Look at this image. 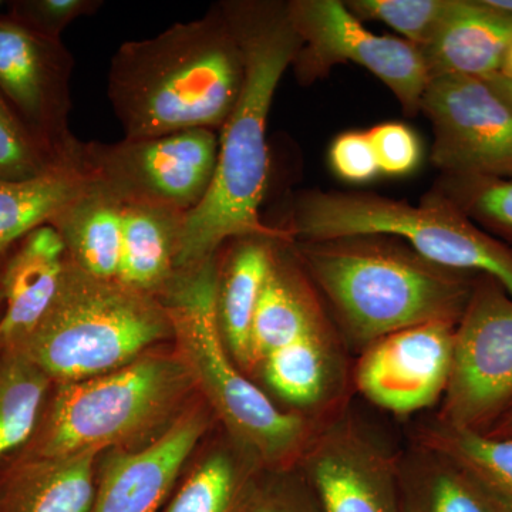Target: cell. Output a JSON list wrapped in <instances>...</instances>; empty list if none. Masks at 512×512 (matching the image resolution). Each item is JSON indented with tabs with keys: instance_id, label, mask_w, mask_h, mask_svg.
Listing matches in <instances>:
<instances>
[{
	"instance_id": "obj_1",
	"label": "cell",
	"mask_w": 512,
	"mask_h": 512,
	"mask_svg": "<svg viewBox=\"0 0 512 512\" xmlns=\"http://www.w3.org/2000/svg\"><path fill=\"white\" fill-rule=\"evenodd\" d=\"M221 9L241 46L244 80L220 131L210 191L185 217L178 271L214 258L229 239L284 237L266 228L259 217L269 171L266 124L278 84L298 55L301 39L286 5L235 2Z\"/></svg>"
},
{
	"instance_id": "obj_2",
	"label": "cell",
	"mask_w": 512,
	"mask_h": 512,
	"mask_svg": "<svg viewBox=\"0 0 512 512\" xmlns=\"http://www.w3.org/2000/svg\"><path fill=\"white\" fill-rule=\"evenodd\" d=\"M244 56L221 6L111 59L107 96L126 138L207 128L220 133L237 103Z\"/></svg>"
},
{
	"instance_id": "obj_3",
	"label": "cell",
	"mask_w": 512,
	"mask_h": 512,
	"mask_svg": "<svg viewBox=\"0 0 512 512\" xmlns=\"http://www.w3.org/2000/svg\"><path fill=\"white\" fill-rule=\"evenodd\" d=\"M296 245L309 278L362 350L421 323H458L473 292L468 274L441 268L400 241L352 237Z\"/></svg>"
},
{
	"instance_id": "obj_4",
	"label": "cell",
	"mask_w": 512,
	"mask_h": 512,
	"mask_svg": "<svg viewBox=\"0 0 512 512\" xmlns=\"http://www.w3.org/2000/svg\"><path fill=\"white\" fill-rule=\"evenodd\" d=\"M218 268L214 256L180 269L158 296L181 360L238 447L265 470L296 466L316 424L276 406L229 353L218 325Z\"/></svg>"
},
{
	"instance_id": "obj_5",
	"label": "cell",
	"mask_w": 512,
	"mask_h": 512,
	"mask_svg": "<svg viewBox=\"0 0 512 512\" xmlns=\"http://www.w3.org/2000/svg\"><path fill=\"white\" fill-rule=\"evenodd\" d=\"M168 338L173 328L156 296L96 278L67 258L52 305L15 352L53 383H73L120 369Z\"/></svg>"
},
{
	"instance_id": "obj_6",
	"label": "cell",
	"mask_w": 512,
	"mask_h": 512,
	"mask_svg": "<svg viewBox=\"0 0 512 512\" xmlns=\"http://www.w3.org/2000/svg\"><path fill=\"white\" fill-rule=\"evenodd\" d=\"M181 357L147 355L73 383H53L35 431L9 458H53L119 448L164 426L190 389Z\"/></svg>"
},
{
	"instance_id": "obj_7",
	"label": "cell",
	"mask_w": 512,
	"mask_h": 512,
	"mask_svg": "<svg viewBox=\"0 0 512 512\" xmlns=\"http://www.w3.org/2000/svg\"><path fill=\"white\" fill-rule=\"evenodd\" d=\"M289 237L396 238L441 268L488 276L512 296V249L481 231L443 194L413 205L375 194L306 192L293 208Z\"/></svg>"
},
{
	"instance_id": "obj_8",
	"label": "cell",
	"mask_w": 512,
	"mask_h": 512,
	"mask_svg": "<svg viewBox=\"0 0 512 512\" xmlns=\"http://www.w3.org/2000/svg\"><path fill=\"white\" fill-rule=\"evenodd\" d=\"M220 133L207 128L119 143L80 144L79 164L123 204L153 205L190 214L210 191Z\"/></svg>"
},
{
	"instance_id": "obj_9",
	"label": "cell",
	"mask_w": 512,
	"mask_h": 512,
	"mask_svg": "<svg viewBox=\"0 0 512 512\" xmlns=\"http://www.w3.org/2000/svg\"><path fill=\"white\" fill-rule=\"evenodd\" d=\"M512 404V296L483 276L454 333L453 366L437 421L487 433Z\"/></svg>"
},
{
	"instance_id": "obj_10",
	"label": "cell",
	"mask_w": 512,
	"mask_h": 512,
	"mask_svg": "<svg viewBox=\"0 0 512 512\" xmlns=\"http://www.w3.org/2000/svg\"><path fill=\"white\" fill-rule=\"evenodd\" d=\"M286 15L301 39L293 60L303 82L339 63L359 64L386 84L407 116H416L430 83L420 47L399 37L376 35L339 0H293Z\"/></svg>"
},
{
	"instance_id": "obj_11",
	"label": "cell",
	"mask_w": 512,
	"mask_h": 512,
	"mask_svg": "<svg viewBox=\"0 0 512 512\" xmlns=\"http://www.w3.org/2000/svg\"><path fill=\"white\" fill-rule=\"evenodd\" d=\"M433 128L431 163L460 178H512V107L485 80H430L421 101Z\"/></svg>"
},
{
	"instance_id": "obj_12",
	"label": "cell",
	"mask_w": 512,
	"mask_h": 512,
	"mask_svg": "<svg viewBox=\"0 0 512 512\" xmlns=\"http://www.w3.org/2000/svg\"><path fill=\"white\" fill-rule=\"evenodd\" d=\"M74 59L62 40L0 15V94L56 158L79 160L80 141L70 131Z\"/></svg>"
},
{
	"instance_id": "obj_13",
	"label": "cell",
	"mask_w": 512,
	"mask_h": 512,
	"mask_svg": "<svg viewBox=\"0 0 512 512\" xmlns=\"http://www.w3.org/2000/svg\"><path fill=\"white\" fill-rule=\"evenodd\" d=\"M296 466L322 512H402L399 460L350 414L318 423Z\"/></svg>"
},
{
	"instance_id": "obj_14",
	"label": "cell",
	"mask_w": 512,
	"mask_h": 512,
	"mask_svg": "<svg viewBox=\"0 0 512 512\" xmlns=\"http://www.w3.org/2000/svg\"><path fill=\"white\" fill-rule=\"evenodd\" d=\"M457 323H421L377 339L362 350L355 369L360 394L396 416L423 412L443 400Z\"/></svg>"
},
{
	"instance_id": "obj_15",
	"label": "cell",
	"mask_w": 512,
	"mask_h": 512,
	"mask_svg": "<svg viewBox=\"0 0 512 512\" xmlns=\"http://www.w3.org/2000/svg\"><path fill=\"white\" fill-rule=\"evenodd\" d=\"M207 427L204 412L190 410L147 446L114 450L97 468L90 512L160 511Z\"/></svg>"
},
{
	"instance_id": "obj_16",
	"label": "cell",
	"mask_w": 512,
	"mask_h": 512,
	"mask_svg": "<svg viewBox=\"0 0 512 512\" xmlns=\"http://www.w3.org/2000/svg\"><path fill=\"white\" fill-rule=\"evenodd\" d=\"M67 251L52 225L20 239L0 262V352H15L52 305Z\"/></svg>"
},
{
	"instance_id": "obj_17",
	"label": "cell",
	"mask_w": 512,
	"mask_h": 512,
	"mask_svg": "<svg viewBox=\"0 0 512 512\" xmlns=\"http://www.w3.org/2000/svg\"><path fill=\"white\" fill-rule=\"evenodd\" d=\"M512 45V15L487 0H450L436 36L423 47L430 79H490L501 72Z\"/></svg>"
},
{
	"instance_id": "obj_18",
	"label": "cell",
	"mask_w": 512,
	"mask_h": 512,
	"mask_svg": "<svg viewBox=\"0 0 512 512\" xmlns=\"http://www.w3.org/2000/svg\"><path fill=\"white\" fill-rule=\"evenodd\" d=\"M99 451L0 464V512H90Z\"/></svg>"
},
{
	"instance_id": "obj_19",
	"label": "cell",
	"mask_w": 512,
	"mask_h": 512,
	"mask_svg": "<svg viewBox=\"0 0 512 512\" xmlns=\"http://www.w3.org/2000/svg\"><path fill=\"white\" fill-rule=\"evenodd\" d=\"M328 329V320L305 275L275 252L252 323L248 373H255L276 350Z\"/></svg>"
},
{
	"instance_id": "obj_20",
	"label": "cell",
	"mask_w": 512,
	"mask_h": 512,
	"mask_svg": "<svg viewBox=\"0 0 512 512\" xmlns=\"http://www.w3.org/2000/svg\"><path fill=\"white\" fill-rule=\"evenodd\" d=\"M123 214V201L90 178L49 225L62 237L70 262L96 278L117 279Z\"/></svg>"
},
{
	"instance_id": "obj_21",
	"label": "cell",
	"mask_w": 512,
	"mask_h": 512,
	"mask_svg": "<svg viewBox=\"0 0 512 512\" xmlns=\"http://www.w3.org/2000/svg\"><path fill=\"white\" fill-rule=\"evenodd\" d=\"M185 217L184 212L171 208L124 204L117 281L158 299L178 272Z\"/></svg>"
},
{
	"instance_id": "obj_22",
	"label": "cell",
	"mask_w": 512,
	"mask_h": 512,
	"mask_svg": "<svg viewBox=\"0 0 512 512\" xmlns=\"http://www.w3.org/2000/svg\"><path fill=\"white\" fill-rule=\"evenodd\" d=\"M275 239L261 235L235 239L227 261L218 268V325L229 353L247 375L252 323L274 265Z\"/></svg>"
},
{
	"instance_id": "obj_23",
	"label": "cell",
	"mask_w": 512,
	"mask_h": 512,
	"mask_svg": "<svg viewBox=\"0 0 512 512\" xmlns=\"http://www.w3.org/2000/svg\"><path fill=\"white\" fill-rule=\"evenodd\" d=\"M255 373L282 402L308 417L306 413L322 412L335 399L342 363L328 329L271 353Z\"/></svg>"
},
{
	"instance_id": "obj_24",
	"label": "cell",
	"mask_w": 512,
	"mask_h": 512,
	"mask_svg": "<svg viewBox=\"0 0 512 512\" xmlns=\"http://www.w3.org/2000/svg\"><path fill=\"white\" fill-rule=\"evenodd\" d=\"M399 467L402 512H505L476 478L431 448L417 444Z\"/></svg>"
},
{
	"instance_id": "obj_25",
	"label": "cell",
	"mask_w": 512,
	"mask_h": 512,
	"mask_svg": "<svg viewBox=\"0 0 512 512\" xmlns=\"http://www.w3.org/2000/svg\"><path fill=\"white\" fill-rule=\"evenodd\" d=\"M79 161L25 180L0 181V262L20 239L50 224L89 183Z\"/></svg>"
},
{
	"instance_id": "obj_26",
	"label": "cell",
	"mask_w": 512,
	"mask_h": 512,
	"mask_svg": "<svg viewBox=\"0 0 512 512\" xmlns=\"http://www.w3.org/2000/svg\"><path fill=\"white\" fill-rule=\"evenodd\" d=\"M264 471L237 444L218 448L195 466L163 512H248Z\"/></svg>"
},
{
	"instance_id": "obj_27",
	"label": "cell",
	"mask_w": 512,
	"mask_h": 512,
	"mask_svg": "<svg viewBox=\"0 0 512 512\" xmlns=\"http://www.w3.org/2000/svg\"><path fill=\"white\" fill-rule=\"evenodd\" d=\"M417 444L451 458L476 478L505 512H512V439L458 430L436 420L421 429Z\"/></svg>"
},
{
	"instance_id": "obj_28",
	"label": "cell",
	"mask_w": 512,
	"mask_h": 512,
	"mask_svg": "<svg viewBox=\"0 0 512 512\" xmlns=\"http://www.w3.org/2000/svg\"><path fill=\"white\" fill-rule=\"evenodd\" d=\"M53 382L19 352H0V464L32 437Z\"/></svg>"
},
{
	"instance_id": "obj_29",
	"label": "cell",
	"mask_w": 512,
	"mask_h": 512,
	"mask_svg": "<svg viewBox=\"0 0 512 512\" xmlns=\"http://www.w3.org/2000/svg\"><path fill=\"white\" fill-rule=\"evenodd\" d=\"M346 6L360 20L386 23L406 42L423 49L436 36L450 0H353Z\"/></svg>"
},
{
	"instance_id": "obj_30",
	"label": "cell",
	"mask_w": 512,
	"mask_h": 512,
	"mask_svg": "<svg viewBox=\"0 0 512 512\" xmlns=\"http://www.w3.org/2000/svg\"><path fill=\"white\" fill-rule=\"evenodd\" d=\"M62 163L73 161L53 156L0 94V181L36 177Z\"/></svg>"
},
{
	"instance_id": "obj_31",
	"label": "cell",
	"mask_w": 512,
	"mask_h": 512,
	"mask_svg": "<svg viewBox=\"0 0 512 512\" xmlns=\"http://www.w3.org/2000/svg\"><path fill=\"white\" fill-rule=\"evenodd\" d=\"M448 200L468 218L512 238V178L450 177Z\"/></svg>"
},
{
	"instance_id": "obj_32",
	"label": "cell",
	"mask_w": 512,
	"mask_h": 512,
	"mask_svg": "<svg viewBox=\"0 0 512 512\" xmlns=\"http://www.w3.org/2000/svg\"><path fill=\"white\" fill-rule=\"evenodd\" d=\"M248 512H322L298 466L265 470Z\"/></svg>"
},
{
	"instance_id": "obj_33",
	"label": "cell",
	"mask_w": 512,
	"mask_h": 512,
	"mask_svg": "<svg viewBox=\"0 0 512 512\" xmlns=\"http://www.w3.org/2000/svg\"><path fill=\"white\" fill-rule=\"evenodd\" d=\"M103 5L101 0H15L9 3L8 15L33 32L62 40L73 22L96 15Z\"/></svg>"
},
{
	"instance_id": "obj_34",
	"label": "cell",
	"mask_w": 512,
	"mask_h": 512,
	"mask_svg": "<svg viewBox=\"0 0 512 512\" xmlns=\"http://www.w3.org/2000/svg\"><path fill=\"white\" fill-rule=\"evenodd\" d=\"M382 174L400 177L412 173L420 163L419 138L403 123L379 124L367 131Z\"/></svg>"
},
{
	"instance_id": "obj_35",
	"label": "cell",
	"mask_w": 512,
	"mask_h": 512,
	"mask_svg": "<svg viewBox=\"0 0 512 512\" xmlns=\"http://www.w3.org/2000/svg\"><path fill=\"white\" fill-rule=\"evenodd\" d=\"M329 157L335 173L350 183H366L380 174L367 131L340 134L330 147Z\"/></svg>"
},
{
	"instance_id": "obj_36",
	"label": "cell",
	"mask_w": 512,
	"mask_h": 512,
	"mask_svg": "<svg viewBox=\"0 0 512 512\" xmlns=\"http://www.w3.org/2000/svg\"><path fill=\"white\" fill-rule=\"evenodd\" d=\"M484 434L491 437H500V439H512V404L510 409L497 420V423Z\"/></svg>"
},
{
	"instance_id": "obj_37",
	"label": "cell",
	"mask_w": 512,
	"mask_h": 512,
	"mask_svg": "<svg viewBox=\"0 0 512 512\" xmlns=\"http://www.w3.org/2000/svg\"><path fill=\"white\" fill-rule=\"evenodd\" d=\"M485 82L490 84L495 92L500 94L512 107V77L504 76V74H495L490 79H485Z\"/></svg>"
},
{
	"instance_id": "obj_38",
	"label": "cell",
	"mask_w": 512,
	"mask_h": 512,
	"mask_svg": "<svg viewBox=\"0 0 512 512\" xmlns=\"http://www.w3.org/2000/svg\"><path fill=\"white\" fill-rule=\"evenodd\" d=\"M487 2L493 8L504 10V12L511 13L512 15V0H487Z\"/></svg>"
},
{
	"instance_id": "obj_39",
	"label": "cell",
	"mask_w": 512,
	"mask_h": 512,
	"mask_svg": "<svg viewBox=\"0 0 512 512\" xmlns=\"http://www.w3.org/2000/svg\"><path fill=\"white\" fill-rule=\"evenodd\" d=\"M498 74H504V76L512 77V45L508 49L507 56H505L503 69Z\"/></svg>"
},
{
	"instance_id": "obj_40",
	"label": "cell",
	"mask_w": 512,
	"mask_h": 512,
	"mask_svg": "<svg viewBox=\"0 0 512 512\" xmlns=\"http://www.w3.org/2000/svg\"><path fill=\"white\" fill-rule=\"evenodd\" d=\"M3 2H0V8H2Z\"/></svg>"
}]
</instances>
